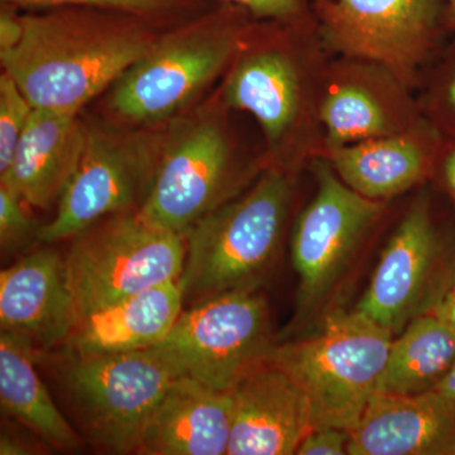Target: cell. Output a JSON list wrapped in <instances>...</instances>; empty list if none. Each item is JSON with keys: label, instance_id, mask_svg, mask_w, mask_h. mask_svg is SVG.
Segmentation results:
<instances>
[{"label": "cell", "instance_id": "cell-32", "mask_svg": "<svg viewBox=\"0 0 455 455\" xmlns=\"http://www.w3.org/2000/svg\"><path fill=\"white\" fill-rule=\"evenodd\" d=\"M434 314L455 331V290L438 302Z\"/></svg>", "mask_w": 455, "mask_h": 455}, {"label": "cell", "instance_id": "cell-26", "mask_svg": "<svg viewBox=\"0 0 455 455\" xmlns=\"http://www.w3.org/2000/svg\"><path fill=\"white\" fill-rule=\"evenodd\" d=\"M33 110L32 104L7 73L0 76V175L8 170Z\"/></svg>", "mask_w": 455, "mask_h": 455}, {"label": "cell", "instance_id": "cell-1", "mask_svg": "<svg viewBox=\"0 0 455 455\" xmlns=\"http://www.w3.org/2000/svg\"><path fill=\"white\" fill-rule=\"evenodd\" d=\"M22 40L2 66L33 108L77 114L155 46L160 20L113 9L65 7L20 16Z\"/></svg>", "mask_w": 455, "mask_h": 455}, {"label": "cell", "instance_id": "cell-27", "mask_svg": "<svg viewBox=\"0 0 455 455\" xmlns=\"http://www.w3.org/2000/svg\"><path fill=\"white\" fill-rule=\"evenodd\" d=\"M28 206L13 188L0 184V243L5 252L17 250L31 235Z\"/></svg>", "mask_w": 455, "mask_h": 455}, {"label": "cell", "instance_id": "cell-14", "mask_svg": "<svg viewBox=\"0 0 455 455\" xmlns=\"http://www.w3.org/2000/svg\"><path fill=\"white\" fill-rule=\"evenodd\" d=\"M442 236L429 200L419 196L383 250L358 311L392 334L425 314L442 256Z\"/></svg>", "mask_w": 455, "mask_h": 455}, {"label": "cell", "instance_id": "cell-9", "mask_svg": "<svg viewBox=\"0 0 455 455\" xmlns=\"http://www.w3.org/2000/svg\"><path fill=\"white\" fill-rule=\"evenodd\" d=\"M238 155L220 114H199L173 125L161 142L148 193L139 214L152 226L187 235L229 200Z\"/></svg>", "mask_w": 455, "mask_h": 455}, {"label": "cell", "instance_id": "cell-2", "mask_svg": "<svg viewBox=\"0 0 455 455\" xmlns=\"http://www.w3.org/2000/svg\"><path fill=\"white\" fill-rule=\"evenodd\" d=\"M329 61L315 17L254 20L228 68L221 100L259 122L267 143V167L293 173L322 157L320 104Z\"/></svg>", "mask_w": 455, "mask_h": 455}, {"label": "cell", "instance_id": "cell-22", "mask_svg": "<svg viewBox=\"0 0 455 455\" xmlns=\"http://www.w3.org/2000/svg\"><path fill=\"white\" fill-rule=\"evenodd\" d=\"M36 357L37 348L28 338L0 331L2 409L51 447L75 451L79 448V438L38 376Z\"/></svg>", "mask_w": 455, "mask_h": 455}, {"label": "cell", "instance_id": "cell-4", "mask_svg": "<svg viewBox=\"0 0 455 455\" xmlns=\"http://www.w3.org/2000/svg\"><path fill=\"white\" fill-rule=\"evenodd\" d=\"M292 175L266 167L250 190L230 197L188 230L179 280L184 304L259 286L283 238L295 188Z\"/></svg>", "mask_w": 455, "mask_h": 455}, {"label": "cell", "instance_id": "cell-17", "mask_svg": "<svg viewBox=\"0 0 455 455\" xmlns=\"http://www.w3.org/2000/svg\"><path fill=\"white\" fill-rule=\"evenodd\" d=\"M349 435L350 455H455V407L434 390L376 394Z\"/></svg>", "mask_w": 455, "mask_h": 455}, {"label": "cell", "instance_id": "cell-29", "mask_svg": "<svg viewBox=\"0 0 455 455\" xmlns=\"http://www.w3.org/2000/svg\"><path fill=\"white\" fill-rule=\"evenodd\" d=\"M349 431L339 427H317L305 435L299 445L298 455L348 454Z\"/></svg>", "mask_w": 455, "mask_h": 455}, {"label": "cell", "instance_id": "cell-21", "mask_svg": "<svg viewBox=\"0 0 455 455\" xmlns=\"http://www.w3.org/2000/svg\"><path fill=\"white\" fill-rule=\"evenodd\" d=\"M179 281L149 287L77 320L66 352L77 355L154 348L169 335L184 310Z\"/></svg>", "mask_w": 455, "mask_h": 455}, {"label": "cell", "instance_id": "cell-31", "mask_svg": "<svg viewBox=\"0 0 455 455\" xmlns=\"http://www.w3.org/2000/svg\"><path fill=\"white\" fill-rule=\"evenodd\" d=\"M438 176L443 187L455 202V142L444 140L436 158L433 176Z\"/></svg>", "mask_w": 455, "mask_h": 455}, {"label": "cell", "instance_id": "cell-20", "mask_svg": "<svg viewBox=\"0 0 455 455\" xmlns=\"http://www.w3.org/2000/svg\"><path fill=\"white\" fill-rule=\"evenodd\" d=\"M86 124L77 114L35 108L0 184L13 188L32 208H51L82 158Z\"/></svg>", "mask_w": 455, "mask_h": 455}, {"label": "cell", "instance_id": "cell-11", "mask_svg": "<svg viewBox=\"0 0 455 455\" xmlns=\"http://www.w3.org/2000/svg\"><path fill=\"white\" fill-rule=\"evenodd\" d=\"M161 134L86 125L85 147L57 203L55 218L37 238L51 244L121 212L139 211L154 179Z\"/></svg>", "mask_w": 455, "mask_h": 455}, {"label": "cell", "instance_id": "cell-5", "mask_svg": "<svg viewBox=\"0 0 455 455\" xmlns=\"http://www.w3.org/2000/svg\"><path fill=\"white\" fill-rule=\"evenodd\" d=\"M394 334L355 309H337L315 334L275 346L269 359L298 383L314 429L350 430L377 394Z\"/></svg>", "mask_w": 455, "mask_h": 455}, {"label": "cell", "instance_id": "cell-13", "mask_svg": "<svg viewBox=\"0 0 455 455\" xmlns=\"http://www.w3.org/2000/svg\"><path fill=\"white\" fill-rule=\"evenodd\" d=\"M412 92L386 66L358 57L331 59L320 104L324 152L423 125L427 121Z\"/></svg>", "mask_w": 455, "mask_h": 455}, {"label": "cell", "instance_id": "cell-18", "mask_svg": "<svg viewBox=\"0 0 455 455\" xmlns=\"http://www.w3.org/2000/svg\"><path fill=\"white\" fill-rule=\"evenodd\" d=\"M443 142L427 122L396 136L325 149L319 158L359 196L386 203L433 176Z\"/></svg>", "mask_w": 455, "mask_h": 455}, {"label": "cell", "instance_id": "cell-25", "mask_svg": "<svg viewBox=\"0 0 455 455\" xmlns=\"http://www.w3.org/2000/svg\"><path fill=\"white\" fill-rule=\"evenodd\" d=\"M200 0H2L3 5L25 11H44V9L65 7H88L113 9L167 20L188 16L196 11Z\"/></svg>", "mask_w": 455, "mask_h": 455}, {"label": "cell", "instance_id": "cell-15", "mask_svg": "<svg viewBox=\"0 0 455 455\" xmlns=\"http://www.w3.org/2000/svg\"><path fill=\"white\" fill-rule=\"evenodd\" d=\"M230 392L232 431L228 455H292L313 430L309 403L271 359Z\"/></svg>", "mask_w": 455, "mask_h": 455}, {"label": "cell", "instance_id": "cell-19", "mask_svg": "<svg viewBox=\"0 0 455 455\" xmlns=\"http://www.w3.org/2000/svg\"><path fill=\"white\" fill-rule=\"evenodd\" d=\"M230 431V392L180 376L149 418L136 454L223 455Z\"/></svg>", "mask_w": 455, "mask_h": 455}, {"label": "cell", "instance_id": "cell-3", "mask_svg": "<svg viewBox=\"0 0 455 455\" xmlns=\"http://www.w3.org/2000/svg\"><path fill=\"white\" fill-rule=\"evenodd\" d=\"M256 20L247 9L220 3L163 33L155 46L113 84L110 109L137 124L169 121L227 73Z\"/></svg>", "mask_w": 455, "mask_h": 455}, {"label": "cell", "instance_id": "cell-12", "mask_svg": "<svg viewBox=\"0 0 455 455\" xmlns=\"http://www.w3.org/2000/svg\"><path fill=\"white\" fill-rule=\"evenodd\" d=\"M313 164L316 193L293 227L291 254L298 272V319L325 301L359 245L381 220L385 202L347 187L324 158Z\"/></svg>", "mask_w": 455, "mask_h": 455}, {"label": "cell", "instance_id": "cell-7", "mask_svg": "<svg viewBox=\"0 0 455 455\" xmlns=\"http://www.w3.org/2000/svg\"><path fill=\"white\" fill-rule=\"evenodd\" d=\"M187 235L152 226L136 212H121L74 236L66 254L79 319L149 287L179 281Z\"/></svg>", "mask_w": 455, "mask_h": 455}, {"label": "cell", "instance_id": "cell-24", "mask_svg": "<svg viewBox=\"0 0 455 455\" xmlns=\"http://www.w3.org/2000/svg\"><path fill=\"white\" fill-rule=\"evenodd\" d=\"M431 64L420 84L421 112L443 140L455 142V42L443 47Z\"/></svg>", "mask_w": 455, "mask_h": 455}, {"label": "cell", "instance_id": "cell-30", "mask_svg": "<svg viewBox=\"0 0 455 455\" xmlns=\"http://www.w3.org/2000/svg\"><path fill=\"white\" fill-rule=\"evenodd\" d=\"M22 36V20L16 14V9L3 5L0 14V53L8 52L17 47Z\"/></svg>", "mask_w": 455, "mask_h": 455}, {"label": "cell", "instance_id": "cell-33", "mask_svg": "<svg viewBox=\"0 0 455 455\" xmlns=\"http://www.w3.org/2000/svg\"><path fill=\"white\" fill-rule=\"evenodd\" d=\"M434 391L438 392L440 396L455 407V363L451 370L445 374L444 379L434 388Z\"/></svg>", "mask_w": 455, "mask_h": 455}, {"label": "cell", "instance_id": "cell-23", "mask_svg": "<svg viewBox=\"0 0 455 455\" xmlns=\"http://www.w3.org/2000/svg\"><path fill=\"white\" fill-rule=\"evenodd\" d=\"M454 363L455 331L435 314H423L392 339L377 394L433 391Z\"/></svg>", "mask_w": 455, "mask_h": 455}, {"label": "cell", "instance_id": "cell-10", "mask_svg": "<svg viewBox=\"0 0 455 455\" xmlns=\"http://www.w3.org/2000/svg\"><path fill=\"white\" fill-rule=\"evenodd\" d=\"M313 12L331 55L386 66L414 90L447 36L442 0H316Z\"/></svg>", "mask_w": 455, "mask_h": 455}, {"label": "cell", "instance_id": "cell-6", "mask_svg": "<svg viewBox=\"0 0 455 455\" xmlns=\"http://www.w3.org/2000/svg\"><path fill=\"white\" fill-rule=\"evenodd\" d=\"M178 368L155 348L77 355L66 352L60 379L90 442L112 454H136L149 418Z\"/></svg>", "mask_w": 455, "mask_h": 455}, {"label": "cell", "instance_id": "cell-34", "mask_svg": "<svg viewBox=\"0 0 455 455\" xmlns=\"http://www.w3.org/2000/svg\"><path fill=\"white\" fill-rule=\"evenodd\" d=\"M442 22L447 36H455V0H442Z\"/></svg>", "mask_w": 455, "mask_h": 455}, {"label": "cell", "instance_id": "cell-8", "mask_svg": "<svg viewBox=\"0 0 455 455\" xmlns=\"http://www.w3.org/2000/svg\"><path fill=\"white\" fill-rule=\"evenodd\" d=\"M154 348L181 376L230 391L275 348L265 296L259 286H247L196 302Z\"/></svg>", "mask_w": 455, "mask_h": 455}, {"label": "cell", "instance_id": "cell-16", "mask_svg": "<svg viewBox=\"0 0 455 455\" xmlns=\"http://www.w3.org/2000/svg\"><path fill=\"white\" fill-rule=\"evenodd\" d=\"M77 320L65 259L55 251H37L2 271V331L22 335L36 348L46 349L66 343Z\"/></svg>", "mask_w": 455, "mask_h": 455}, {"label": "cell", "instance_id": "cell-28", "mask_svg": "<svg viewBox=\"0 0 455 455\" xmlns=\"http://www.w3.org/2000/svg\"><path fill=\"white\" fill-rule=\"evenodd\" d=\"M247 9L257 20H298L314 16L316 0H217Z\"/></svg>", "mask_w": 455, "mask_h": 455}]
</instances>
